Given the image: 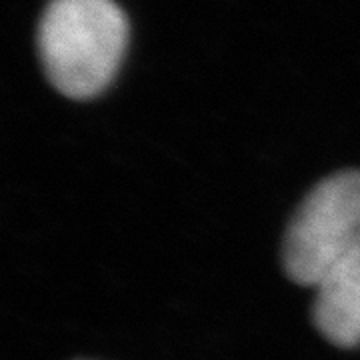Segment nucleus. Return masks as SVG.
Masks as SVG:
<instances>
[{"label":"nucleus","mask_w":360,"mask_h":360,"mask_svg":"<svg viewBox=\"0 0 360 360\" xmlns=\"http://www.w3.org/2000/svg\"><path fill=\"white\" fill-rule=\"evenodd\" d=\"M312 322L338 348L360 345V252L340 262L316 286Z\"/></svg>","instance_id":"7ed1b4c3"},{"label":"nucleus","mask_w":360,"mask_h":360,"mask_svg":"<svg viewBox=\"0 0 360 360\" xmlns=\"http://www.w3.org/2000/svg\"><path fill=\"white\" fill-rule=\"evenodd\" d=\"M129 22L112 0H51L39 25V52L51 84L75 101L94 98L115 78Z\"/></svg>","instance_id":"f257e3e1"},{"label":"nucleus","mask_w":360,"mask_h":360,"mask_svg":"<svg viewBox=\"0 0 360 360\" xmlns=\"http://www.w3.org/2000/svg\"><path fill=\"white\" fill-rule=\"evenodd\" d=\"M360 252V170L322 179L295 210L283 240V269L292 283L319 286Z\"/></svg>","instance_id":"f03ea898"}]
</instances>
